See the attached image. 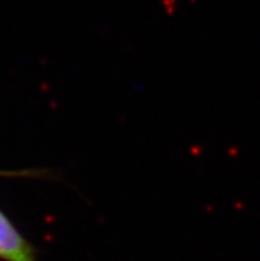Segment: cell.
<instances>
[{
    "label": "cell",
    "mask_w": 260,
    "mask_h": 261,
    "mask_svg": "<svg viewBox=\"0 0 260 261\" xmlns=\"http://www.w3.org/2000/svg\"><path fill=\"white\" fill-rule=\"evenodd\" d=\"M0 260L39 261L36 248L0 208Z\"/></svg>",
    "instance_id": "cell-1"
},
{
    "label": "cell",
    "mask_w": 260,
    "mask_h": 261,
    "mask_svg": "<svg viewBox=\"0 0 260 261\" xmlns=\"http://www.w3.org/2000/svg\"><path fill=\"white\" fill-rule=\"evenodd\" d=\"M0 175H3V172H0Z\"/></svg>",
    "instance_id": "cell-2"
}]
</instances>
